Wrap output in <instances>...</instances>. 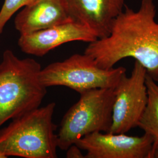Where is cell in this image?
Instances as JSON below:
<instances>
[{
  "instance_id": "12",
  "label": "cell",
  "mask_w": 158,
  "mask_h": 158,
  "mask_svg": "<svg viewBox=\"0 0 158 158\" xmlns=\"http://www.w3.org/2000/svg\"><path fill=\"white\" fill-rule=\"evenodd\" d=\"M38 0H5L0 10V35L2 34L6 23L14 14L22 7L28 6Z\"/></svg>"
},
{
  "instance_id": "4",
  "label": "cell",
  "mask_w": 158,
  "mask_h": 158,
  "mask_svg": "<svg viewBox=\"0 0 158 158\" xmlns=\"http://www.w3.org/2000/svg\"><path fill=\"white\" fill-rule=\"evenodd\" d=\"M80 95L78 102L63 116L57 134V148L62 151L86 135L109 132L111 127L114 89H91Z\"/></svg>"
},
{
  "instance_id": "13",
  "label": "cell",
  "mask_w": 158,
  "mask_h": 158,
  "mask_svg": "<svg viewBox=\"0 0 158 158\" xmlns=\"http://www.w3.org/2000/svg\"><path fill=\"white\" fill-rule=\"evenodd\" d=\"M81 149L79 148L75 143L69 147L66 151V158H84L85 156L81 152Z\"/></svg>"
},
{
  "instance_id": "10",
  "label": "cell",
  "mask_w": 158,
  "mask_h": 158,
  "mask_svg": "<svg viewBox=\"0 0 158 158\" xmlns=\"http://www.w3.org/2000/svg\"><path fill=\"white\" fill-rule=\"evenodd\" d=\"M71 21H74L65 0H38L24 6L15 17L14 25L21 35Z\"/></svg>"
},
{
  "instance_id": "3",
  "label": "cell",
  "mask_w": 158,
  "mask_h": 158,
  "mask_svg": "<svg viewBox=\"0 0 158 158\" xmlns=\"http://www.w3.org/2000/svg\"><path fill=\"white\" fill-rule=\"evenodd\" d=\"M56 103L25 113L0 128V155L4 158H56V126L53 123Z\"/></svg>"
},
{
  "instance_id": "7",
  "label": "cell",
  "mask_w": 158,
  "mask_h": 158,
  "mask_svg": "<svg viewBox=\"0 0 158 158\" xmlns=\"http://www.w3.org/2000/svg\"><path fill=\"white\" fill-rule=\"evenodd\" d=\"M152 137L95 132L84 136L75 144L86 152L85 158H149Z\"/></svg>"
},
{
  "instance_id": "8",
  "label": "cell",
  "mask_w": 158,
  "mask_h": 158,
  "mask_svg": "<svg viewBox=\"0 0 158 158\" xmlns=\"http://www.w3.org/2000/svg\"><path fill=\"white\" fill-rule=\"evenodd\" d=\"M95 34L76 21L63 23L31 34L20 35L18 45L23 53L42 57L63 44L73 41L90 43L97 40Z\"/></svg>"
},
{
  "instance_id": "9",
  "label": "cell",
  "mask_w": 158,
  "mask_h": 158,
  "mask_svg": "<svg viewBox=\"0 0 158 158\" xmlns=\"http://www.w3.org/2000/svg\"><path fill=\"white\" fill-rule=\"evenodd\" d=\"M70 15L92 31L98 39L109 35L114 20L123 11L125 0H65Z\"/></svg>"
},
{
  "instance_id": "11",
  "label": "cell",
  "mask_w": 158,
  "mask_h": 158,
  "mask_svg": "<svg viewBox=\"0 0 158 158\" xmlns=\"http://www.w3.org/2000/svg\"><path fill=\"white\" fill-rule=\"evenodd\" d=\"M148 102L138 127L158 142V85L148 74L146 77Z\"/></svg>"
},
{
  "instance_id": "15",
  "label": "cell",
  "mask_w": 158,
  "mask_h": 158,
  "mask_svg": "<svg viewBox=\"0 0 158 158\" xmlns=\"http://www.w3.org/2000/svg\"><path fill=\"white\" fill-rule=\"evenodd\" d=\"M0 158H4V157L3 156H2L1 155H0Z\"/></svg>"
},
{
  "instance_id": "14",
  "label": "cell",
  "mask_w": 158,
  "mask_h": 158,
  "mask_svg": "<svg viewBox=\"0 0 158 158\" xmlns=\"http://www.w3.org/2000/svg\"><path fill=\"white\" fill-rule=\"evenodd\" d=\"M158 158V142L153 143L149 158Z\"/></svg>"
},
{
  "instance_id": "2",
  "label": "cell",
  "mask_w": 158,
  "mask_h": 158,
  "mask_svg": "<svg viewBox=\"0 0 158 158\" xmlns=\"http://www.w3.org/2000/svg\"><path fill=\"white\" fill-rule=\"evenodd\" d=\"M42 66L32 58L19 59L11 50L0 63V128L8 120L40 107L47 93L40 79Z\"/></svg>"
},
{
  "instance_id": "5",
  "label": "cell",
  "mask_w": 158,
  "mask_h": 158,
  "mask_svg": "<svg viewBox=\"0 0 158 158\" xmlns=\"http://www.w3.org/2000/svg\"><path fill=\"white\" fill-rule=\"evenodd\" d=\"M126 71L124 67L102 69L89 55L76 53L42 69L40 79L47 88L64 86L80 94L95 89H114Z\"/></svg>"
},
{
  "instance_id": "1",
  "label": "cell",
  "mask_w": 158,
  "mask_h": 158,
  "mask_svg": "<svg viewBox=\"0 0 158 158\" xmlns=\"http://www.w3.org/2000/svg\"><path fill=\"white\" fill-rule=\"evenodd\" d=\"M154 0H142L139 9L127 6L113 21L106 38L89 43L84 53L97 64L109 69L125 58L132 57L158 83V23Z\"/></svg>"
},
{
  "instance_id": "6",
  "label": "cell",
  "mask_w": 158,
  "mask_h": 158,
  "mask_svg": "<svg viewBox=\"0 0 158 158\" xmlns=\"http://www.w3.org/2000/svg\"><path fill=\"white\" fill-rule=\"evenodd\" d=\"M146 69L137 61L130 77L124 74L114 88L112 124L109 132L125 134L138 127L147 106Z\"/></svg>"
}]
</instances>
